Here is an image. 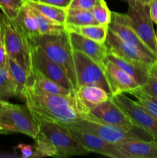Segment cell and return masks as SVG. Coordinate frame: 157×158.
I'll return each instance as SVG.
<instances>
[{
    "label": "cell",
    "mask_w": 157,
    "mask_h": 158,
    "mask_svg": "<svg viewBox=\"0 0 157 158\" xmlns=\"http://www.w3.org/2000/svg\"><path fill=\"white\" fill-rule=\"evenodd\" d=\"M22 100L37 121L68 124L78 121L88 114L75 92L68 95L49 94L29 82L23 91Z\"/></svg>",
    "instance_id": "cell-1"
},
{
    "label": "cell",
    "mask_w": 157,
    "mask_h": 158,
    "mask_svg": "<svg viewBox=\"0 0 157 158\" xmlns=\"http://www.w3.org/2000/svg\"><path fill=\"white\" fill-rule=\"evenodd\" d=\"M32 157H69L86 155L89 151L69 131L58 123L38 120Z\"/></svg>",
    "instance_id": "cell-2"
},
{
    "label": "cell",
    "mask_w": 157,
    "mask_h": 158,
    "mask_svg": "<svg viewBox=\"0 0 157 158\" xmlns=\"http://www.w3.org/2000/svg\"><path fill=\"white\" fill-rule=\"evenodd\" d=\"M29 42L30 44L39 46L49 59L64 69L72 83L74 90H76L77 81L72 48L68 31L66 29L60 33L38 35L29 39Z\"/></svg>",
    "instance_id": "cell-3"
},
{
    "label": "cell",
    "mask_w": 157,
    "mask_h": 158,
    "mask_svg": "<svg viewBox=\"0 0 157 158\" xmlns=\"http://www.w3.org/2000/svg\"><path fill=\"white\" fill-rule=\"evenodd\" d=\"M0 131L19 133L35 139L39 126L27 105L4 101L0 107Z\"/></svg>",
    "instance_id": "cell-4"
},
{
    "label": "cell",
    "mask_w": 157,
    "mask_h": 158,
    "mask_svg": "<svg viewBox=\"0 0 157 158\" xmlns=\"http://www.w3.org/2000/svg\"><path fill=\"white\" fill-rule=\"evenodd\" d=\"M2 43L8 56L20 65L29 76L32 71V56L29 40L5 15H3Z\"/></svg>",
    "instance_id": "cell-5"
},
{
    "label": "cell",
    "mask_w": 157,
    "mask_h": 158,
    "mask_svg": "<svg viewBox=\"0 0 157 158\" xmlns=\"http://www.w3.org/2000/svg\"><path fill=\"white\" fill-rule=\"evenodd\" d=\"M84 117L112 126L118 127L129 132L135 133L141 136L146 141L155 142L154 137L146 130L134 123L132 120L114 103L112 98L90 110Z\"/></svg>",
    "instance_id": "cell-6"
},
{
    "label": "cell",
    "mask_w": 157,
    "mask_h": 158,
    "mask_svg": "<svg viewBox=\"0 0 157 158\" xmlns=\"http://www.w3.org/2000/svg\"><path fill=\"white\" fill-rule=\"evenodd\" d=\"M77 89L85 85H94L111 94L103 67L83 52L72 49Z\"/></svg>",
    "instance_id": "cell-7"
},
{
    "label": "cell",
    "mask_w": 157,
    "mask_h": 158,
    "mask_svg": "<svg viewBox=\"0 0 157 158\" xmlns=\"http://www.w3.org/2000/svg\"><path fill=\"white\" fill-rule=\"evenodd\" d=\"M61 125L80 130L85 132L91 133L112 143H117L119 142L130 140H145L141 136L135 133L129 132L118 127L112 126L87 117H83L74 123Z\"/></svg>",
    "instance_id": "cell-8"
},
{
    "label": "cell",
    "mask_w": 157,
    "mask_h": 158,
    "mask_svg": "<svg viewBox=\"0 0 157 158\" xmlns=\"http://www.w3.org/2000/svg\"><path fill=\"white\" fill-rule=\"evenodd\" d=\"M127 15L142 41L157 56L156 33L149 15V6L136 2L135 6H129Z\"/></svg>",
    "instance_id": "cell-9"
},
{
    "label": "cell",
    "mask_w": 157,
    "mask_h": 158,
    "mask_svg": "<svg viewBox=\"0 0 157 158\" xmlns=\"http://www.w3.org/2000/svg\"><path fill=\"white\" fill-rule=\"evenodd\" d=\"M105 45L107 48L108 53L113 54L135 64L150 67L157 60L155 57L126 43L110 29L108 31L107 38L105 41Z\"/></svg>",
    "instance_id": "cell-10"
},
{
    "label": "cell",
    "mask_w": 157,
    "mask_h": 158,
    "mask_svg": "<svg viewBox=\"0 0 157 158\" xmlns=\"http://www.w3.org/2000/svg\"><path fill=\"white\" fill-rule=\"evenodd\" d=\"M111 98L134 123L146 130L157 142V119L150 115L138 102L126 97L125 94H115Z\"/></svg>",
    "instance_id": "cell-11"
},
{
    "label": "cell",
    "mask_w": 157,
    "mask_h": 158,
    "mask_svg": "<svg viewBox=\"0 0 157 158\" xmlns=\"http://www.w3.org/2000/svg\"><path fill=\"white\" fill-rule=\"evenodd\" d=\"M30 46L32 68L36 69L46 77L54 80L66 89L75 91L72 83L64 69L58 63L49 59L39 46L32 44H30Z\"/></svg>",
    "instance_id": "cell-12"
},
{
    "label": "cell",
    "mask_w": 157,
    "mask_h": 158,
    "mask_svg": "<svg viewBox=\"0 0 157 158\" xmlns=\"http://www.w3.org/2000/svg\"><path fill=\"white\" fill-rule=\"evenodd\" d=\"M109 29L115 32L119 38L126 43L135 46L143 52L157 59V56L144 44L134 28L131 24L127 14L112 12L111 22L109 24Z\"/></svg>",
    "instance_id": "cell-13"
},
{
    "label": "cell",
    "mask_w": 157,
    "mask_h": 158,
    "mask_svg": "<svg viewBox=\"0 0 157 158\" xmlns=\"http://www.w3.org/2000/svg\"><path fill=\"white\" fill-rule=\"evenodd\" d=\"M63 127L69 130L79 140L80 143L89 151V153H96L112 158H126L115 143L106 141L91 133L85 132L69 127Z\"/></svg>",
    "instance_id": "cell-14"
},
{
    "label": "cell",
    "mask_w": 157,
    "mask_h": 158,
    "mask_svg": "<svg viewBox=\"0 0 157 158\" xmlns=\"http://www.w3.org/2000/svg\"><path fill=\"white\" fill-rule=\"evenodd\" d=\"M103 69L112 96L129 94L131 90L140 86L133 77L106 58L104 60Z\"/></svg>",
    "instance_id": "cell-15"
},
{
    "label": "cell",
    "mask_w": 157,
    "mask_h": 158,
    "mask_svg": "<svg viewBox=\"0 0 157 158\" xmlns=\"http://www.w3.org/2000/svg\"><path fill=\"white\" fill-rule=\"evenodd\" d=\"M68 32L72 49L83 52L103 67L104 60L108 54L105 43H99L75 32Z\"/></svg>",
    "instance_id": "cell-16"
},
{
    "label": "cell",
    "mask_w": 157,
    "mask_h": 158,
    "mask_svg": "<svg viewBox=\"0 0 157 158\" xmlns=\"http://www.w3.org/2000/svg\"><path fill=\"white\" fill-rule=\"evenodd\" d=\"M126 158H157V143L145 140H125L115 143Z\"/></svg>",
    "instance_id": "cell-17"
},
{
    "label": "cell",
    "mask_w": 157,
    "mask_h": 158,
    "mask_svg": "<svg viewBox=\"0 0 157 158\" xmlns=\"http://www.w3.org/2000/svg\"><path fill=\"white\" fill-rule=\"evenodd\" d=\"M77 99L88 113L90 110L102 104L112 97L110 94L99 86L85 85L75 91Z\"/></svg>",
    "instance_id": "cell-18"
},
{
    "label": "cell",
    "mask_w": 157,
    "mask_h": 158,
    "mask_svg": "<svg viewBox=\"0 0 157 158\" xmlns=\"http://www.w3.org/2000/svg\"><path fill=\"white\" fill-rule=\"evenodd\" d=\"M12 21L28 40L40 35L35 14L26 1L18 15Z\"/></svg>",
    "instance_id": "cell-19"
},
{
    "label": "cell",
    "mask_w": 157,
    "mask_h": 158,
    "mask_svg": "<svg viewBox=\"0 0 157 158\" xmlns=\"http://www.w3.org/2000/svg\"><path fill=\"white\" fill-rule=\"evenodd\" d=\"M29 83L33 84L41 90L49 94L68 95L75 92L66 89L54 80L46 77L42 73L34 68H32V71L29 76Z\"/></svg>",
    "instance_id": "cell-20"
},
{
    "label": "cell",
    "mask_w": 157,
    "mask_h": 158,
    "mask_svg": "<svg viewBox=\"0 0 157 158\" xmlns=\"http://www.w3.org/2000/svg\"><path fill=\"white\" fill-rule=\"evenodd\" d=\"M106 58L112 61L119 67L123 69L125 72L129 74L131 77H133L140 86L144 85L147 81L149 69L150 67H146V66L130 63V62L126 61V60L111 53H108Z\"/></svg>",
    "instance_id": "cell-21"
},
{
    "label": "cell",
    "mask_w": 157,
    "mask_h": 158,
    "mask_svg": "<svg viewBox=\"0 0 157 158\" xmlns=\"http://www.w3.org/2000/svg\"><path fill=\"white\" fill-rule=\"evenodd\" d=\"M66 29L68 32H75L99 43H105L107 38L109 26L101 24L79 26H66Z\"/></svg>",
    "instance_id": "cell-22"
},
{
    "label": "cell",
    "mask_w": 157,
    "mask_h": 158,
    "mask_svg": "<svg viewBox=\"0 0 157 158\" xmlns=\"http://www.w3.org/2000/svg\"><path fill=\"white\" fill-rule=\"evenodd\" d=\"M26 2L33 9H36L38 12L42 14L49 19L57 23L66 26V10L67 9L62 8L56 7V6H50V5L44 4V3L37 2L31 1V0H25Z\"/></svg>",
    "instance_id": "cell-23"
},
{
    "label": "cell",
    "mask_w": 157,
    "mask_h": 158,
    "mask_svg": "<svg viewBox=\"0 0 157 158\" xmlns=\"http://www.w3.org/2000/svg\"><path fill=\"white\" fill-rule=\"evenodd\" d=\"M7 67L16 86L18 97L22 100L23 91L29 82V75L20 65L9 56L7 59Z\"/></svg>",
    "instance_id": "cell-24"
},
{
    "label": "cell",
    "mask_w": 157,
    "mask_h": 158,
    "mask_svg": "<svg viewBox=\"0 0 157 158\" xmlns=\"http://www.w3.org/2000/svg\"><path fill=\"white\" fill-rule=\"evenodd\" d=\"M99 24L91 10L67 9L66 26H87Z\"/></svg>",
    "instance_id": "cell-25"
},
{
    "label": "cell",
    "mask_w": 157,
    "mask_h": 158,
    "mask_svg": "<svg viewBox=\"0 0 157 158\" xmlns=\"http://www.w3.org/2000/svg\"><path fill=\"white\" fill-rule=\"evenodd\" d=\"M14 97H18L15 82L7 66H0V101H8Z\"/></svg>",
    "instance_id": "cell-26"
},
{
    "label": "cell",
    "mask_w": 157,
    "mask_h": 158,
    "mask_svg": "<svg viewBox=\"0 0 157 158\" xmlns=\"http://www.w3.org/2000/svg\"><path fill=\"white\" fill-rule=\"evenodd\" d=\"M31 7V6H30ZM32 8V7H31ZM34 14H35V19H36L37 24H38V31L40 35L44 34H57L63 32L66 30V26L57 23L52 20L49 19V18L43 15L40 13L36 9L32 8Z\"/></svg>",
    "instance_id": "cell-27"
},
{
    "label": "cell",
    "mask_w": 157,
    "mask_h": 158,
    "mask_svg": "<svg viewBox=\"0 0 157 158\" xmlns=\"http://www.w3.org/2000/svg\"><path fill=\"white\" fill-rule=\"evenodd\" d=\"M133 96L139 105H141L150 115L157 119V98L143 92L139 87L129 93Z\"/></svg>",
    "instance_id": "cell-28"
},
{
    "label": "cell",
    "mask_w": 157,
    "mask_h": 158,
    "mask_svg": "<svg viewBox=\"0 0 157 158\" xmlns=\"http://www.w3.org/2000/svg\"><path fill=\"white\" fill-rule=\"evenodd\" d=\"M91 11L99 24L109 26L111 22L112 12L109 9L105 0H97Z\"/></svg>",
    "instance_id": "cell-29"
},
{
    "label": "cell",
    "mask_w": 157,
    "mask_h": 158,
    "mask_svg": "<svg viewBox=\"0 0 157 158\" xmlns=\"http://www.w3.org/2000/svg\"><path fill=\"white\" fill-rule=\"evenodd\" d=\"M25 4V0H0V9L3 15L12 20L18 15Z\"/></svg>",
    "instance_id": "cell-30"
},
{
    "label": "cell",
    "mask_w": 157,
    "mask_h": 158,
    "mask_svg": "<svg viewBox=\"0 0 157 158\" xmlns=\"http://www.w3.org/2000/svg\"><path fill=\"white\" fill-rule=\"evenodd\" d=\"M143 92L157 98V64L155 62L150 66L146 83L139 86Z\"/></svg>",
    "instance_id": "cell-31"
},
{
    "label": "cell",
    "mask_w": 157,
    "mask_h": 158,
    "mask_svg": "<svg viewBox=\"0 0 157 158\" xmlns=\"http://www.w3.org/2000/svg\"><path fill=\"white\" fill-rule=\"evenodd\" d=\"M97 0H72L68 9L92 10Z\"/></svg>",
    "instance_id": "cell-32"
},
{
    "label": "cell",
    "mask_w": 157,
    "mask_h": 158,
    "mask_svg": "<svg viewBox=\"0 0 157 158\" xmlns=\"http://www.w3.org/2000/svg\"><path fill=\"white\" fill-rule=\"evenodd\" d=\"M31 1L44 3V4L50 5V6H56V7L67 9L69 7V6H70L72 0H31Z\"/></svg>",
    "instance_id": "cell-33"
},
{
    "label": "cell",
    "mask_w": 157,
    "mask_h": 158,
    "mask_svg": "<svg viewBox=\"0 0 157 158\" xmlns=\"http://www.w3.org/2000/svg\"><path fill=\"white\" fill-rule=\"evenodd\" d=\"M14 149H17L21 153L22 157L29 158L32 157L34 154V147L30 144H25V143H19L17 145Z\"/></svg>",
    "instance_id": "cell-34"
},
{
    "label": "cell",
    "mask_w": 157,
    "mask_h": 158,
    "mask_svg": "<svg viewBox=\"0 0 157 158\" xmlns=\"http://www.w3.org/2000/svg\"><path fill=\"white\" fill-rule=\"evenodd\" d=\"M149 15L153 23L157 25V0H152L149 5Z\"/></svg>",
    "instance_id": "cell-35"
},
{
    "label": "cell",
    "mask_w": 157,
    "mask_h": 158,
    "mask_svg": "<svg viewBox=\"0 0 157 158\" xmlns=\"http://www.w3.org/2000/svg\"><path fill=\"white\" fill-rule=\"evenodd\" d=\"M8 56L3 43L0 44V66H7Z\"/></svg>",
    "instance_id": "cell-36"
},
{
    "label": "cell",
    "mask_w": 157,
    "mask_h": 158,
    "mask_svg": "<svg viewBox=\"0 0 157 158\" xmlns=\"http://www.w3.org/2000/svg\"><path fill=\"white\" fill-rule=\"evenodd\" d=\"M2 26H3V14L0 13V44L2 43Z\"/></svg>",
    "instance_id": "cell-37"
},
{
    "label": "cell",
    "mask_w": 157,
    "mask_h": 158,
    "mask_svg": "<svg viewBox=\"0 0 157 158\" xmlns=\"http://www.w3.org/2000/svg\"><path fill=\"white\" fill-rule=\"evenodd\" d=\"M152 0H136V2L140 3V4L143 5V6H148L150 4V2Z\"/></svg>",
    "instance_id": "cell-38"
},
{
    "label": "cell",
    "mask_w": 157,
    "mask_h": 158,
    "mask_svg": "<svg viewBox=\"0 0 157 158\" xmlns=\"http://www.w3.org/2000/svg\"><path fill=\"white\" fill-rule=\"evenodd\" d=\"M128 3V6H135L136 4V0H122Z\"/></svg>",
    "instance_id": "cell-39"
},
{
    "label": "cell",
    "mask_w": 157,
    "mask_h": 158,
    "mask_svg": "<svg viewBox=\"0 0 157 158\" xmlns=\"http://www.w3.org/2000/svg\"><path fill=\"white\" fill-rule=\"evenodd\" d=\"M3 102H4V101H0V107H1V106H2V105Z\"/></svg>",
    "instance_id": "cell-40"
},
{
    "label": "cell",
    "mask_w": 157,
    "mask_h": 158,
    "mask_svg": "<svg viewBox=\"0 0 157 158\" xmlns=\"http://www.w3.org/2000/svg\"><path fill=\"white\" fill-rule=\"evenodd\" d=\"M155 33H156V40H157V29H156V31H155Z\"/></svg>",
    "instance_id": "cell-41"
},
{
    "label": "cell",
    "mask_w": 157,
    "mask_h": 158,
    "mask_svg": "<svg viewBox=\"0 0 157 158\" xmlns=\"http://www.w3.org/2000/svg\"><path fill=\"white\" fill-rule=\"evenodd\" d=\"M4 132H2V131H0V134H3Z\"/></svg>",
    "instance_id": "cell-42"
},
{
    "label": "cell",
    "mask_w": 157,
    "mask_h": 158,
    "mask_svg": "<svg viewBox=\"0 0 157 158\" xmlns=\"http://www.w3.org/2000/svg\"><path fill=\"white\" fill-rule=\"evenodd\" d=\"M156 64H157V60H156Z\"/></svg>",
    "instance_id": "cell-43"
}]
</instances>
